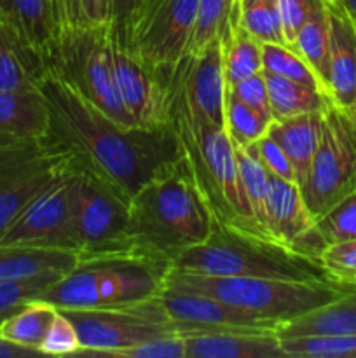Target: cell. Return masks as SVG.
Instances as JSON below:
<instances>
[{
  "label": "cell",
  "mask_w": 356,
  "mask_h": 358,
  "mask_svg": "<svg viewBox=\"0 0 356 358\" xmlns=\"http://www.w3.org/2000/svg\"><path fill=\"white\" fill-rule=\"evenodd\" d=\"M42 355L40 352L31 348H24V346L10 343L7 339L0 338V358H24V357H37Z\"/></svg>",
  "instance_id": "obj_46"
},
{
  "label": "cell",
  "mask_w": 356,
  "mask_h": 358,
  "mask_svg": "<svg viewBox=\"0 0 356 358\" xmlns=\"http://www.w3.org/2000/svg\"><path fill=\"white\" fill-rule=\"evenodd\" d=\"M215 213L184 152L156 171L128 201V236L171 262L212 234Z\"/></svg>",
  "instance_id": "obj_2"
},
{
  "label": "cell",
  "mask_w": 356,
  "mask_h": 358,
  "mask_svg": "<svg viewBox=\"0 0 356 358\" xmlns=\"http://www.w3.org/2000/svg\"><path fill=\"white\" fill-rule=\"evenodd\" d=\"M265 234L271 240L318 259L325 243L314 229L302 192L293 180L271 175L265 201Z\"/></svg>",
  "instance_id": "obj_16"
},
{
  "label": "cell",
  "mask_w": 356,
  "mask_h": 358,
  "mask_svg": "<svg viewBox=\"0 0 356 358\" xmlns=\"http://www.w3.org/2000/svg\"><path fill=\"white\" fill-rule=\"evenodd\" d=\"M234 150H236L241 185H243L244 198L250 206L253 222L257 224L258 231L264 236H267L265 234V201H267L271 171L264 166L260 157L255 152L253 145L234 147Z\"/></svg>",
  "instance_id": "obj_30"
},
{
  "label": "cell",
  "mask_w": 356,
  "mask_h": 358,
  "mask_svg": "<svg viewBox=\"0 0 356 358\" xmlns=\"http://www.w3.org/2000/svg\"><path fill=\"white\" fill-rule=\"evenodd\" d=\"M180 336L185 358H286L274 329L223 327Z\"/></svg>",
  "instance_id": "obj_18"
},
{
  "label": "cell",
  "mask_w": 356,
  "mask_h": 358,
  "mask_svg": "<svg viewBox=\"0 0 356 358\" xmlns=\"http://www.w3.org/2000/svg\"><path fill=\"white\" fill-rule=\"evenodd\" d=\"M223 73L227 87L262 72V44L237 21V6L229 28L222 35Z\"/></svg>",
  "instance_id": "obj_26"
},
{
  "label": "cell",
  "mask_w": 356,
  "mask_h": 358,
  "mask_svg": "<svg viewBox=\"0 0 356 358\" xmlns=\"http://www.w3.org/2000/svg\"><path fill=\"white\" fill-rule=\"evenodd\" d=\"M173 269L208 276H258L295 282H334L318 259L274 240L215 220L212 234L175 257Z\"/></svg>",
  "instance_id": "obj_5"
},
{
  "label": "cell",
  "mask_w": 356,
  "mask_h": 358,
  "mask_svg": "<svg viewBox=\"0 0 356 358\" xmlns=\"http://www.w3.org/2000/svg\"><path fill=\"white\" fill-rule=\"evenodd\" d=\"M279 345L286 358H356V334L288 336Z\"/></svg>",
  "instance_id": "obj_31"
},
{
  "label": "cell",
  "mask_w": 356,
  "mask_h": 358,
  "mask_svg": "<svg viewBox=\"0 0 356 358\" xmlns=\"http://www.w3.org/2000/svg\"><path fill=\"white\" fill-rule=\"evenodd\" d=\"M40 93L49 108V135L128 201L159 168L181 154L171 124L154 129L122 124L51 73Z\"/></svg>",
  "instance_id": "obj_1"
},
{
  "label": "cell",
  "mask_w": 356,
  "mask_h": 358,
  "mask_svg": "<svg viewBox=\"0 0 356 358\" xmlns=\"http://www.w3.org/2000/svg\"><path fill=\"white\" fill-rule=\"evenodd\" d=\"M251 145H253L255 152L260 157L264 166L271 171V175L295 182V171H293V166L292 163H290L288 156H286L283 147L279 145L272 136H269L267 133H265L260 140H257V142L251 143Z\"/></svg>",
  "instance_id": "obj_42"
},
{
  "label": "cell",
  "mask_w": 356,
  "mask_h": 358,
  "mask_svg": "<svg viewBox=\"0 0 356 358\" xmlns=\"http://www.w3.org/2000/svg\"><path fill=\"white\" fill-rule=\"evenodd\" d=\"M140 0H112L110 3V20H108V34L114 38L117 44H121L122 37H124L126 27L131 17L133 10Z\"/></svg>",
  "instance_id": "obj_45"
},
{
  "label": "cell",
  "mask_w": 356,
  "mask_h": 358,
  "mask_svg": "<svg viewBox=\"0 0 356 358\" xmlns=\"http://www.w3.org/2000/svg\"><path fill=\"white\" fill-rule=\"evenodd\" d=\"M115 87L126 110L140 128L170 126V91L161 70H152L108 34Z\"/></svg>",
  "instance_id": "obj_13"
},
{
  "label": "cell",
  "mask_w": 356,
  "mask_h": 358,
  "mask_svg": "<svg viewBox=\"0 0 356 358\" xmlns=\"http://www.w3.org/2000/svg\"><path fill=\"white\" fill-rule=\"evenodd\" d=\"M236 6L237 0H199L188 52L201 51L213 38L222 37L229 28Z\"/></svg>",
  "instance_id": "obj_35"
},
{
  "label": "cell",
  "mask_w": 356,
  "mask_h": 358,
  "mask_svg": "<svg viewBox=\"0 0 356 358\" xmlns=\"http://www.w3.org/2000/svg\"><path fill=\"white\" fill-rule=\"evenodd\" d=\"M232 96L241 100L243 103L250 105V107L257 108V110L264 112V114L271 115V103H269V93H267V84H265L264 72H258L255 76H250L248 79L239 80V83L232 84L227 87Z\"/></svg>",
  "instance_id": "obj_44"
},
{
  "label": "cell",
  "mask_w": 356,
  "mask_h": 358,
  "mask_svg": "<svg viewBox=\"0 0 356 358\" xmlns=\"http://www.w3.org/2000/svg\"><path fill=\"white\" fill-rule=\"evenodd\" d=\"M237 21L260 44L286 45L278 0H237Z\"/></svg>",
  "instance_id": "obj_32"
},
{
  "label": "cell",
  "mask_w": 356,
  "mask_h": 358,
  "mask_svg": "<svg viewBox=\"0 0 356 358\" xmlns=\"http://www.w3.org/2000/svg\"><path fill=\"white\" fill-rule=\"evenodd\" d=\"M320 0H278L279 16H281L283 35L288 48L295 42L297 34L309 17L311 10Z\"/></svg>",
  "instance_id": "obj_43"
},
{
  "label": "cell",
  "mask_w": 356,
  "mask_h": 358,
  "mask_svg": "<svg viewBox=\"0 0 356 358\" xmlns=\"http://www.w3.org/2000/svg\"><path fill=\"white\" fill-rule=\"evenodd\" d=\"M0 17L47 59L58 37L52 0H0Z\"/></svg>",
  "instance_id": "obj_23"
},
{
  "label": "cell",
  "mask_w": 356,
  "mask_h": 358,
  "mask_svg": "<svg viewBox=\"0 0 356 358\" xmlns=\"http://www.w3.org/2000/svg\"><path fill=\"white\" fill-rule=\"evenodd\" d=\"M170 77L184 94L188 108L199 117L225 126V73L222 38H213L201 51L188 52Z\"/></svg>",
  "instance_id": "obj_15"
},
{
  "label": "cell",
  "mask_w": 356,
  "mask_h": 358,
  "mask_svg": "<svg viewBox=\"0 0 356 358\" xmlns=\"http://www.w3.org/2000/svg\"><path fill=\"white\" fill-rule=\"evenodd\" d=\"M262 72L267 84L269 103H271V114L274 121L307 114V112H323L330 105V96L323 91L283 79L265 70Z\"/></svg>",
  "instance_id": "obj_27"
},
{
  "label": "cell",
  "mask_w": 356,
  "mask_h": 358,
  "mask_svg": "<svg viewBox=\"0 0 356 358\" xmlns=\"http://www.w3.org/2000/svg\"><path fill=\"white\" fill-rule=\"evenodd\" d=\"M318 261L334 282L349 285L356 280V240L325 245Z\"/></svg>",
  "instance_id": "obj_39"
},
{
  "label": "cell",
  "mask_w": 356,
  "mask_h": 358,
  "mask_svg": "<svg viewBox=\"0 0 356 358\" xmlns=\"http://www.w3.org/2000/svg\"><path fill=\"white\" fill-rule=\"evenodd\" d=\"M61 276L58 273H47V275L28 276V278L0 280V324L21 310L24 304L40 299L42 294Z\"/></svg>",
  "instance_id": "obj_36"
},
{
  "label": "cell",
  "mask_w": 356,
  "mask_h": 358,
  "mask_svg": "<svg viewBox=\"0 0 356 358\" xmlns=\"http://www.w3.org/2000/svg\"><path fill=\"white\" fill-rule=\"evenodd\" d=\"M47 77L44 56L0 17V90L34 93Z\"/></svg>",
  "instance_id": "obj_20"
},
{
  "label": "cell",
  "mask_w": 356,
  "mask_h": 358,
  "mask_svg": "<svg viewBox=\"0 0 356 358\" xmlns=\"http://www.w3.org/2000/svg\"><path fill=\"white\" fill-rule=\"evenodd\" d=\"M73 322L80 339L75 355L108 357L147 339L178 334L159 296L91 310H59Z\"/></svg>",
  "instance_id": "obj_9"
},
{
  "label": "cell",
  "mask_w": 356,
  "mask_h": 358,
  "mask_svg": "<svg viewBox=\"0 0 356 358\" xmlns=\"http://www.w3.org/2000/svg\"><path fill=\"white\" fill-rule=\"evenodd\" d=\"M274 119L250 105L243 103L227 91L225 94V129L234 147H248L269 131Z\"/></svg>",
  "instance_id": "obj_33"
},
{
  "label": "cell",
  "mask_w": 356,
  "mask_h": 358,
  "mask_svg": "<svg viewBox=\"0 0 356 358\" xmlns=\"http://www.w3.org/2000/svg\"><path fill=\"white\" fill-rule=\"evenodd\" d=\"M262 70L327 93L320 77L307 65L306 59L288 45L262 44Z\"/></svg>",
  "instance_id": "obj_34"
},
{
  "label": "cell",
  "mask_w": 356,
  "mask_h": 358,
  "mask_svg": "<svg viewBox=\"0 0 356 358\" xmlns=\"http://www.w3.org/2000/svg\"><path fill=\"white\" fill-rule=\"evenodd\" d=\"M70 233L77 254L117 250L128 236V199L75 161L70 180Z\"/></svg>",
  "instance_id": "obj_11"
},
{
  "label": "cell",
  "mask_w": 356,
  "mask_h": 358,
  "mask_svg": "<svg viewBox=\"0 0 356 358\" xmlns=\"http://www.w3.org/2000/svg\"><path fill=\"white\" fill-rule=\"evenodd\" d=\"M56 311L58 310L45 301H31L0 324V338L40 352V345Z\"/></svg>",
  "instance_id": "obj_29"
},
{
  "label": "cell",
  "mask_w": 356,
  "mask_h": 358,
  "mask_svg": "<svg viewBox=\"0 0 356 358\" xmlns=\"http://www.w3.org/2000/svg\"><path fill=\"white\" fill-rule=\"evenodd\" d=\"M58 34L108 24L107 0H52Z\"/></svg>",
  "instance_id": "obj_37"
},
{
  "label": "cell",
  "mask_w": 356,
  "mask_h": 358,
  "mask_svg": "<svg viewBox=\"0 0 356 358\" xmlns=\"http://www.w3.org/2000/svg\"><path fill=\"white\" fill-rule=\"evenodd\" d=\"M166 285L205 294L269 322L276 329L309 311L341 299L351 285L337 282H295L258 276H208L171 268Z\"/></svg>",
  "instance_id": "obj_6"
},
{
  "label": "cell",
  "mask_w": 356,
  "mask_h": 358,
  "mask_svg": "<svg viewBox=\"0 0 356 358\" xmlns=\"http://www.w3.org/2000/svg\"><path fill=\"white\" fill-rule=\"evenodd\" d=\"M70 180L72 171L44 189L3 231L0 245L77 252L70 233Z\"/></svg>",
  "instance_id": "obj_14"
},
{
  "label": "cell",
  "mask_w": 356,
  "mask_h": 358,
  "mask_svg": "<svg viewBox=\"0 0 356 358\" xmlns=\"http://www.w3.org/2000/svg\"><path fill=\"white\" fill-rule=\"evenodd\" d=\"M314 229L325 245L356 240V191L314 222Z\"/></svg>",
  "instance_id": "obj_38"
},
{
  "label": "cell",
  "mask_w": 356,
  "mask_h": 358,
  "mask_svg": "<svg viewBox=\"0 0 356 358\" xmlns=\"http://www.w3.org/2000/svg\"><path fill=\"white\" fill-rule=\"evenodd\" d=\"M163 76L170 91V124L216 220L264 236L244 198L236 150L225 126L195 115L171 80L170 70H163Z\"/></svg>",
  "instance_id": "obj_4"
},
{
  "label": "cell",
  "mask_w": 356,
  "mask_h": 358,
  "mask_svg": "<svg viewBox=\"0 0 356 358\" xmlns=\"http://www.w3.org/2000/svg\"><path fill=\"white\" fill-rule=\"evenodd\" d=\"M279 338L306 334H356V285L334 303L309 311L276 329Z\"/></svg>",
  "instance_id": "obj_25"
},
{
  "label": "cell",
  "mask_w": 356,
  "mask_h": 358,
  "mask_svg": "<svg viewBox=\"0 0 356 358\" xmlns=\"http://www.w3.org/2000/svg\"><path fill=\"white\" fill-rule=\"evenodd\" d=\"M327 10L330 21L328 96L349 114L356 101V23L337 0H327Z\"/></svg>",
  "instance_id": "obj_19"
},
{
  "label": "cell",
  "mask_w": 356,
  "mask_h": 358,
  "mask_svg": "<svg viewBox=\"0 0 356 358\" xmlns=\"http://www.w3.org/2000/svg\"><path fill=\"white\" fill-rule=\"evenodd\" d=\"M199 0H140L121 45L152 70H171L191 51Z\"/></svg>",
  "instance_id": "obj_12"
},
{
  "label": "cell",
  "mask_w": 356,
  "mask_h": 358,
  "mask_svg": "<svg viewBox=\"0 0 356 358\" xmlns=\"http://www.w3.org/2000/svg\"><path fill=\"white\" fill-rule=\"evenodd\" d=\"M108 357L115 358H185V343L180 334L147 339L128 348L115 350Z\"/></svg>",
  "instance_id": "obj_41"
},
{
  "label": "cell",
  "mask_w": 356,
  "mask_h": 358,
  "mask_svg": "<svg viewBox=\"0 0 356 358\" xmlns=\"http://www.w3.org/2000/svg\"><path fill=\"white\" fill-rule=\"evenodd\" d=\"M47 73L126 126H136L117 93L110 65L108 24L58 34L49 52Z\"/></svg>",
  "instance_id": "obj_7"
},
{
  "label": "cell",
  "mask_w": 356,
  "mask_h": 358,
  "mask_svg": "<svg viewBox=\"0 0 356 358\" xmlns=\"http://www.w3.org/2000/svg\"><path fill=\"white\" fill-rule=\"evenodd\" d=\"M314 70L328 94V58H330V21L327 0H320L297 34L292 45Z\"/></svg>",
  "instance_id": "obj_28"
},
{
  "label": "cell",
  "mask_w": 356,
  "mask_h": 358,
  "mask_svg": "<svg viewBox=\"0 0 356 358\" xmlns=\"http://www.w3.org/2000/svg\"><path fill=\"white\" fill-rule=\"evenodd\" d=\"M299 189L314 222L356 191V129L348 112L332 101L323 112L320 145Z\"/></svg>",
  "instance_id": "obj_10"
},
{
  "label": "cell",
  "mask_w": 356,
  "mask_h": 358,
  "mask_svg": "<svg viewBox=\"0 0 356 358\" xmlns=\"http://www.w3.org/2000/svg\"><path fill=\"white\" fill-rule=\"evenodd\" d=\"M80 348V339L73 322L63 311H56L40 345L42 355H75Z\"/></svg>",
  "instance_id": "obj_40"
},
{
  "label": "cell",
  "mask_w": 356,
  "mask_h": 358,
  "mask_svg": "<svg viewBox=\"0 0 356 358\" xmlns=\"http://www.w3.org/2000/svg\"><path fill=\"white\" fill-rule=\"evenodd\" d=\"M171 266L168 257L135 243L79 254L75 268L52 283L40 301L56 310H91L149 299L163 292Z\"/></svg>",
  "instance_id": "obj_3"
},
{
  "label": "cell",
  "mask_w": 356,
  "mask_h": 358,
  "mask_svg": "<svg viewBox=\"0 0 356 358\" xmlns=\"http://www.w3.org/2000/svg\"><path fill=\"white\" fill-rule=\"evenodd\" d=\"M49 135V108L40 91L0 90V143Z\"/></svg>",
  "instance_id": "obj_21"
},
{
  "label": "cell",
  "mask_w": 356,
  "mask_h": 358,
  "mask_svg": "<svg viewBox=\"0 0 356 358\" xmlns=\"http://www.w3.org/2000/svg\"><path fill=\"white\" fill-rule=\"evenodd\" d=\"M337 2L341 3V6L344 7L349 14H351V17L355 20V23H356V0H337Z\"/></svg>",
  "instance_id": "obj_47"
},
{
  "label": "cell",
  "mask_w": 356,
  "mask_h": 358,
  "mask_svg": "<svg viewBox=\"0 0 356 358\" xmlns=\"http://www.w3.org/2000/svg\"><path fill=\"white\" fill-rule=\"evenodd\" d=\"M349 285H356V280H355V282H353V283H349Z\"/></svg>",
  "instance_id": "obj_49"
},
{
  "label": "cell",
  "mask_w": 356,
  "mask_h": 358,
  "mask_svg": "<svg viewBox=\"0 0 356 358\" xmlns=\"http://www.w3.org/2000/svg\"><path fill=\"white\" fill-rule=\"evenodd\" d=\"M161 301H163L173 324L177 325L178 334L223 327H253L274 329L276 331L274 325L269 322L260 320L253 315L244 313L223 301L205 296V294L188 292V290L164 285L163 292H161Z\"/></svg>",
  "instance_id": "obj_17"
},
{
  "label": "cell",
  "mask_w": 356,
  "mask_h": 358,
  "mask_svg": "<svg viewBox=\"0 0 356 358\" xmlns=\"http://www.w3.org/2000/svg\"><path fill=\"white\" fill-rule=\"evenodd\" d=\"M79 254L72 250L0 245V280L28 278V276L58 273L65 275L75 268Z\"/></svg>",
  "instance_id": "obj_24"
},
{
  "label": "cell",
  "mask_w": 356,
  "mask_h": 358,
  "mask_svg": "<svg viewBox=\"0 0 356 358\" xmlns=\"http://www.w3.org/2000/svg\"><path fill=\"white\" fill-rule=\"evenodd\" d=\"M349 117H351L353 124H355V129H356V101H355V105H353L351 110H349Z\"/></svg>",
  "instance_id": "obj_48"
},
{
  "label": "cell",
  "mask_w": 356,
  "mask_h": 358,
  "mask_svg": "<svg viewBox=\"0 0 356 358\" xmlns=\"http://www.w3.org/2000/svg\"><path fill=\"white\" fill-rule=\"evenodd\" d=\"M325 112V110H323ZM323 112H307L286 119H276L269 126L272 136L288 156L295 171V182L300 185L309 171L323 131Z\"/></svg>",
  "instance_id": "obj_22"
},
{
  "label": "cell",
  "mask_w": 356,
  "mask_h": 358,
  "mask_svg": "<svg viewBox=\"0 0 356 358\" xmlns=\"http://www.w3.org/2000/svg\"><path fill=\"white\" fill-rule=\"evenodd\" d=\"M73 154L52 135L0 143V236L52 182L70 173Z\"/></svg>",
  "instance_id": "obj_8"
}]
</instances>
